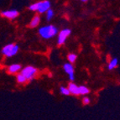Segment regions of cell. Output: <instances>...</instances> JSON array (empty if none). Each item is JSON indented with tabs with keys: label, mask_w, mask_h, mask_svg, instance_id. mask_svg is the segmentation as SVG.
Here are the masks:
<instances>
[{
	"label": "cell",
	"mask_w": 120,
	"mask_h": 120,
	"mask_svg": "<svg viewBox=\"0 0 120 120\" xmlns=\"http://www.w3.org/2000/svg\"><path fill=\"white\" fill-rule=\"evenodd\" d=\"M71 30H68V29H66V30H61L59 34V37H58V44L59 45H62L64 44V42L66 41V38L70 35L71 34Z\"/></svg>",
	"instance_id": "cell-4"
},
{
	"label": "cell",
	"mask_w": 120,
	"mask_h": 120,
	"mask_svg": "<svg viewBox=\"0 0 120 120\" xmlns=\"http://www.w3.org/2000/svg\"><path fill=\"white\" fill-rule=\"evenodd\" d=\"M30 9L32 10V11H36V10L38 9V3H36V4H31L30 6Z\"/></svg>",
	"instance_id": "cell-17"
},
{
	"label": "cell",
	"mask_w": 120,
	"mask_h": 120,
	"mask_svg": "<svg viewBox=\"0 0 120 120\" xmlns=\"http://www.w3.org/2000/svg\"><path fill=\"white\" fill-rule=\"evenodd\" d=\"M17 81H18L19 83H24V82H26V78L24 76V75H22L21 73L19 74L17 76Z\"/></svg>",
	"instance_id": "cell-13"
},
{
	"label": "cell",
	"mask_w": 120,
	"mask_h": 120,
	"mask_svg": "<svg viewBox=\"0 0 120 120\" xmlns=\"http://www.w3.org/2000/svg\"><path fill=\"white\" fill-rule=\"evenodd\" d=\"M64 70L69 75V78L71 81H74V68L72 65L71 64H65L64 65Z\"/></svg>",
	"instance_id": "cell-6"
},
{
	"label": "cell",
	"mask_w": 120,
	"mask_h": 120,
	"mask_svg": "<svg viewBox=\"0 0 120 120\" xmlns=\"http://www.w3.org/2000/svg\"><path fill=\"white\" fill-rule=\"evenodd\" d=\"M70 92V93H72L74 95H78L79 94V86H77L74 83H70L69 84V87L67 88Z\"/></svg>",
	"instance_id": "cell-8"
},
{
	"label": "cell",
	"mask_w": 120,
	"mask_h": 120,
	"mask_svg": "<svg viewBox=\"0 0 120 120\" xmlns=\"http://www.w3.org/2000/svg\"><path fill=\"white\" fill-rule=\"evenodd\" d=\"M50 8V3L49 1H43V2L38 3V9L39 13L43 14V13L46 12L49 8Z\"/></svg>",
	"instance_id": "cell-5"
},
{
	"label": "cell",
	"mask_w": 120,
	"mask_h": 120,
	"mask_svg": "<svg viewBox=\"0 0 120 120\" xmlns=\"http://www.w3.org/2000/svg\"><path fill=\"white\" fill-rule=\"evenodd\" d=\"M18 51H19V46L14 45L13 44H10L6 46H4V48L2 50L3 53L4 55H6L7 56H8V57L16 55Z\"/></svg>",
	"instance_id": "cell-2"
},
{
	"label": "cell",
	"mask_w": 120,
	"mask_h": 120,
	"mask_svg": "<svg viewBox=\"0 0 120 120\" xmlns=\"http://www.w3.org/2000/svg\"><path fill=\"white\" fill-rule=\"evenodd\" d=\"M2 15L4 17H6L8 19H15L19 15V12L16 10H7V11H4L2 12Z\"/></svg>",
	"instance_id": "cell-7"
},
{
	"label": "cell",
	"mask_w": 120,
	"mask_h": 120,
	"mask_svg": "<svg viewBox=\"0 0 120 120\" xmlns=\"http://www.w3.org/2000/svg\"><path fill=\"white\" fill-rule=\"evenodd\" d=\"M82 1H83V2H86V1H87V0H82Z\"/></svg>",
	"instance_id": "cell-19"
},
{
	"label": "cell",
	"mask_w": 120,
	"mask_h": 120,
	"mask_svg": "<svg viewBox=\"0 0 120 120\" xmlns=\"http://www.w3.org/2000/svg\"><path fill=\"white\" fill-rule=\"evenodd\" d=\"M76 59V55L75 54H70L68 56V60H70L71 62H74Z\"/></svg>",
	"instance_id": "cell-16"
},
{
	"label": "cell",
	"mask_w": 120,
	"mask_h": 120,
	"mask_svg": "<svg viewBox=\"0 0 120 120\" xmlns=\"http://www.w3.org/2000/svg\"><path fill=\"white\" fill-rule=\"evenodd\" d=\"M36 69L33 66H27L22 71L21 74L24 75V76L26 78V80H32L33 77L35 76Z\"/></svg>",
	"instance_id": "cell-3"
},
{
	"label": "cell",
	"mask_w": 120,
	"mask_h": 120,
	"mask_svg": "<svg viewBox=\"0 0 120 120\" xmlns=\"http://www.w3.org/2000/svg\"><path fill=\"white\" fill-rule=\"evenodd\" d=\"M88 92H89V89L87 87H86L84 86H79V94L85 95V94H87Z\"/></svg>",
	"instance_id": "cell-12"
},
{
	"label": "cell",
	"mask_w": 120,
	"mask_h": 120,
	"mask_svg": "<svg viewBox=\"0 0 120 120\" xmlns=\"http://www.w3.org/2000/svg\"><path fill=\"white\" fill-rule=\"evenodd\" d=\"M117 65H118V59H112V60H111V62L108 64V69L109 70H112V69H113L114 67H116Z\"/></svg>",
	"instance_id": "cell-11"
},
{
	"label": "cell",
	"mask_w": 120,
	"mask_h": 120,
	"mask_svg": "<svg viewBox=\"0 0 120 120\" xmlns=\"http://www.w3.org/2000/svg\"><path fill=\"white\" fill-rule=\"evenodd\" d=\"M90 102V100H89V98H83V103L84 104H88Z\"/></svg>",
	"instance_id": "cell-18"
},
{
	"label": "cell",
	"mask_w": 120,
	"mask_h": 120,
	"mask_svg": "<svg viewBox=\"0 0 120 120\" xmlns=\"http://www.w3.org/2000/svg\"><path fill=\"white\" fill-rule=\"evenodd\" d=\"M40 17L34 16V18H33V19L31 20V22H30V26L31 27V28H34V27H36V26L40 24Z\"/></svg>",
	"instance_id": "cell-10"
},
{
	"label": "cell",
	"mask_w": 120,
	"mask_h": 120,
	"mask_svg": "<svg viewBox=\"0 0 120 120\" xmlns=\"http://www.w3.org/2000/svg\"><path fill=\"white\" fill-rule=\"evenodd\" d=\"M46 12H47V20H50L52 19V17L54 16V12H53V10L49 8Z\"/></svg>",
	"instance_id": "cell-14"
},
{
	"label": "cell",
	"mask_w": 120,
	"mask_h": 120,
	"mask_svg": "<svg viewBox=\"0 0 120 120\" xmlns=\"http://www.w3.org/2000/svg\"><path fill=\"white\" fill-rule=\"evenodd\" d=\"M39 33H40V36L43 37L45 39H50L54 37L55 35L57 33V30L55 26L53 25H48V26H45L43 28H40L39 30Z\"/></svg>",
	"instance_id": "cell-1"
},
{
	"label": "cell",
	"mask_w": 120,
	"mask_h": 120,
	"mask_svg": "<svg viewBox=\"0 0 120 120\" xmlns=\"http://www.w3.org/2000/svg\"><path fill=\"white\" fill-rule=\"evenodd\" d=\"M60 92H61L63 95H66V96H67V95L70 94V92H69L68 89L66 88V87H63V86L60 87Z\"/></svg>",
	"instance_id": "cell-15"
},
{
	"label": "cell",
	"mask_w": 120,
	"mask_h": 120,
	"mask_svg": "<svg viewBox=\"0 0 120 120\" xmlns=\"http://www.w3.org/2000/svg\"><path fill=\"white\" fill-rule=\"evenodd\" d=\"M20 68H21L20 65L14 64V65H12V66H10L9 67H8V71H9L10 73H15V72H17L18 71H19Z\"/></svg>",
	"instance_id": "cell-9"
}]
</instances>
